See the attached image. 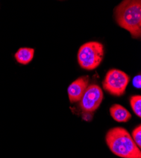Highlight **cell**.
<instances>
[{"instance_id": "obj_6", "label": "cell", "mask_w": 141, "mask_h": 158, "mask_svg": "<svg viewBox=\"0 0 141 158\" xmlns=\"http://www.w3.org/2000/svg\"><path fill=\"white\" fill-rule=\"evenodd\" d=\"M89 83V77H79L73 81L68 88V94L70 102L74 103L81 101Z\"/></svg>"}, {"instance_id": "obj_8", "label": "cell", "mask_w": 141, "mask_h": 158, "mask_svg": "<svg viewBox=\"0 0 141 158\" xmlns=\"http://www.w3.org/2000/svg\"><path fill=\"white\" fill-rule=\"evenodd\" d=\"M34 49L31 48H21L15 54V60L22 64H29L33 59Z\"/></svg>"}, {"instance_id": "obj_2", "label": "cell", "mask_w": 141, "mask_h": 158, "mask_svg": "<svg viewBox=\"0 0 141 158\" xmlns=\"http://www.w3.org/2000/svg\"><path fill=\"white\" fill-rule=\"evenodd\" d=\"M106 142L110 150L122 158H141L140 149L125 128L114 127L108 130Z\"/></svg>"}, {"instance_id": "obj_1", "label": "cell", "mask_w": 141, "mask_h": 158, "mask_svg": "<svg viewBox=\"0 0 141 158\" xmlns=\"http://www.w3.org/2000/svg\"><path fill=\"white\" fill-rule=\"evenodd\" d=\"M114 17L118 24L129 31L134 38L141 35V2L126 0L114 8Z\"/></svg>"}, {"instance_id": "obj_11", "label": "cell", "mask_w": 141, "mask_h": 158, "mask_svg": "<svg viewBox=\"0 0 141 158\" xmlns=\"http://www.w3.org/2000/svg\"><path fill=\"white\" fill-rule=\"evenodd\" d=\"M133 85L137 89H140L141 87V76L140 75L135 76L132 81Z\"/></svg>"}, {"instance_id": "obj_5", "label": "cell", "mask_w": 141, "mask_h": 158, "mask_svg": "<svg viewBox=\"0 0 141 158\" xmlns=\"http://www.w3.org/2000/svg\"><path fill=\"white\" fill-rule=\"evenodd\" d=\"M102 99L103 93L101 88L96 84L90 85L80 101V107L84 112H93L99 108Z\"/></svg>"}, {"instance_id": "obj_4", "label": "cell", "mask_w": 141, "mask_h": 158, "mask_svg": "<svg viewBox=\"0 0 141 158\" xmlns=\"http://www.w3.org/2000/svg\"><path fill=\"white\" fill-rule=\"evenodd\" d=\"M130 81V77L123 71L117 69L109 70L102 82L103 89L115 96L125 94L126 88Z\"/></svg>"}, {"instance_id": "obj_7", "label": "cell", "mask_w": 141, "mask_h": 158, "mask_svg": "<svg viewBox=\"0 0 141 158\" xmlns=\"http://www.w3.org/2000/svg\"><path fill=\"white\" fill-rule=\"evenodd\" d=\"M110 112L113 120L117 122H127L132 118L131 113L120 104H113L110 109Z\"/></svg>"}, {"instance_id": "obj_3", "label": "cell", "mask_w": 141, "mask_h": 158, "mask_svg": "<svg viewBox=\"0 0 141 158\" xmlns=\"http://www.w3.org/2000/svg\"><path fill=\"white\" fill-rule=\"evenodd\" d=\"M104 56V47L101 43L91 41L81 46L77 59L81 67L87 70L96 69L101 63Z\"/></svg>"}, {"instance_id": "obj_9", "label": "cell", "mask_w": 141, "mask_h": 158, "mask_svg": "<svg viewBox=\"0 0 141 158\" xmlns=\"http://www.w3.org/2000/svg\"><path fill=\"white\" fill-rule=\"evenodd\" d=\"M131 106L134 113L139 117H141V96L136 95L132 96L130 99Z\"/></svg>"}, {"instance_id": "obj_10", "label": "cell", "mask_w": 141, "mask_h": 158, "mask_svg": "<svg viewBox=\"0 0 141 158\" xmlns=\"http://www.w3.org/2000/svg\"><path fill=\"white\" fill-rule=\"evenodd\" d=\"M133 140L139 149L141 148V125H139L132 131Z\"/></svg>"}]
</instances>
